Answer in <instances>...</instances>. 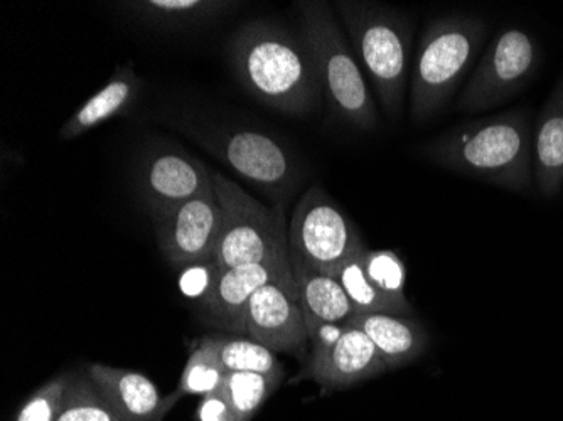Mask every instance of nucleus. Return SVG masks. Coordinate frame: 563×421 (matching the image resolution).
<instances>
[{"mask_svg": "<svg viewBox=\"0 0 563 421\" xmlns=\"http://www.w3.org/2000/svg\"><path fill=\"white\" fill-rule=\"evenodd\" d=\"M427 159L517 195H530L533 177V125L528 110H509L474 120L432 139Z\"/></svg>", "mask_w": 563, "mask_h": 421, "instance_id": "1", "label": "nucleus"}, {"mask_svg": "<svg viewBox=\"0 0 563 421\" xmlns=\"http://www.w3.org/2000/svg\"><path fill=\"white\" fill-rule=\"evenodd\" d=\"M230 62L252 97L287 115L312 112L321 87L302 36L267 19L246 22L230 41Z\"/></svg>", "mask_w": 563, "mask_h": 421, "instance_id": "2", "label": "nucleus"}, {"mask_svg": "<svg viewBox=\"0 0 563 421\" xmlns=\"http://www.w3.org/2000/svg\"><path fill=\"white\" fill-rule=\"evenodd\" d=\"M383 110L400 115L412 55V25L397 9L375 2H334Z\"/></svg>", "mask_w": 563, "mask_h": 421, "instance_id": "3", "label": "nucleus"}, {"mask_svg": "<svg viewBox=\"0 0 563 421\" xmlns=\"http://www.w3.org/2000/svg\"><path fill=\"white\" fill-rule=\"evenodd\" d=\"M300 36L311 53L331 113L360 130L378 125L375 100L362 68L325 2H299Z\"/></svg>", "mask_w": 563, "mask_h": 421, "instance_id": "4", "label": "nucleus"}, {"mask_svg": "<svg viewBox=\"0 0 563 421\" xmlns=\"http://www.w3.org/2000/svg\"><path fill=\"white\" fill-rule=\"evenodd\" d=\"M488 25L476 15H442L420 37L410 85L413 122L432 119L448 103L479 53Z\"/></svg>", "mask_w": 563, "mask_h": 421, "instance_id": "5", "label": "nucleus"}, {"mask_svg": "<svg viewBox=\"0 0 563 421\" xmlns=\"http://www.w3.org/2000/svg\"><path fill=\"white\" fill-rule=\"evenodd\" d=\"M221 206V230L213 259L218 270L289 256L286 220L282 206L267 208L239 184L213 174Z\"/></svg>", "mask_w": 563, "mask_h": 421, "instance_id": "6", "label": "nucleus"}, {"mask_svg": "<svg viewBox=\"0 0 563 421\" xmlns=\"http://www.w3.org/2000/svg\"><path fill=\"white\" fill-rule=\"evenodd\" d=\"M542 62V44L537 36L518 25H509L484 53L459 97V110L486 112L506 103L534 80Z\"/></svg>", "mask_w": 563, "mask_h": 421, "instance_id": "7", "label": "nucleus"}, {"mask_svg": "<svg viewBox=\"0 0 563 421\" xmlns=\"http://www.w3.org/2000/svg\"><path fill=\"white\" fill-rule=\"evenodd\" d=\"M287 239L290 255L328 275H336L347 259L366 248L353 221L319 186L307 189L297 202Z\"/></svg>", "mask_w": 563, "mask_h": 421, "instance_id": "8", "label": "nucleus"}, {"mask_svg": "<svg viewBox=\"0 0 563 421\" xmlns=\"http://www.w3.org/2000/svg\"><path fill=\"white\" fill-rule=\"evenodd\" d=\"M221 230V206L213 189L156 218L157 242L170 267L185 270L210 262Z\"/></svg>", "mask_w": 563, "mask_h": 421, "instance_id": "9", "label": "nucleus"}, {"mask_svg": "<svg viewBox=\"0 0 563 421\" xmlns=\"http://www.w3.org/2000/svg\"><path fill=\"white\" fill-rule=\"evenodd\" d=\"M214 144L228 166L272 198L282 199L294 188L296 160L277 139L261 130L239 129L214 139Z\"/></svg>", "mask_w": 563, "mask_h": 421, "instance_id": "10", "label": "nucleus"}, {"mask_svg": "<svg viewBox=\"0 0 563 421\" xmlns=\"http://www.w3.org/2000/svg\"><path fill=\"white\" fill-rule=\"evenodd\" d=\"M292 280L290 255L246 263L220 272L210 292L201 300V306L217 328L245 335L250 299L265 285Z\"/></svg>", "mask_w": 563, "mask_h": 421, "instance_id": "11", "label": "nucleus"}, {"mask_svg": "<svg viewBox=\"0 0 563 421\" xmlns=\"http://www.w3.org/2000/svg\"><path fill=\"white\" fill-rule=\"evenodd\" d=\"M245 335L274 353L306 354L309 335L296 280L265 285L250 299Z\"/></svg>", "mask_w": 563, "mask_h": 421, "instance_id": "12", "label": "nucleus"}, {"mask_svg": "<svg viewBox=\"0 0 563 421\" xmlns=\"http://www.w3.org/2000/svg\"><path fill=\"white\" fill-rule=\"evenodd\" d=\"M139 186L156 220L213 189V176L192 155L163 151L145 160L139 174Z\"/></svg>", "mask_w": 563, "mask_h": 421, "instance_id": "13", "label": "nucleus"}, {"mask_svg": "<svg viewBox=\"0 0 563 421\" xmlns=\"http://www.w3.org/2000/svg\"><path fill=\"white\" fill-rule=\"evenodd\" d=\"M387 372L372 339L350 322L340 341L324 354L309 357L306 367V376L329 391L351 388Z\"/></svg>", "mask_w": 563, "mask_h": 421, "instance_id": "14", "label": "nucleus"}, {"mask_svg": "<svg viewBox=\"0 0 563 421\" xmlns=\"http://www.w3.org/2000/svg\"><path fill=\"white\" fill-rule=\"evenodd\" d=\"M85 372L123 421H164L173 411L169 398L142 373L100 363L90 364Z\"/></svg>", "mask_w": 563, "mask_h": 421, "instance_id": "15", "label": "nucleus"}, {"mask_svg": "<svg viewBox=\"0 0 563 421\" xmlns=\"http://www.w3.org/2000/svg\"><path fill=\"white\" fill-rule=\"evenodd\" d=\"M533 177L537 195L555 199L563 189V73L533 125Z\"/></svg>", "mask_w": 563, "mask_h": 421, "instance_id": "16", "label": "nucleus"}, {"mask_svg": "<svg viewBox=\"0 0 563 421\" xmlns=\"http://www.w3.org/2000/svg\"><path fill=\"white\" fill-rule=\"evenodd\" d=\"M350 324L372 339L388 372L419 359L429 346L426 328L408 313H354Z\"/></svg>", "mask_w": 563, "mask_h": 421, "instance_id": "17", "label": "nucleus"}, {"mask_svg": "<svg viewBox=\"0 0 563 421\" xmlns=\"http://www.w3.org/2000/svg\"><path fill=\"white\" fill-rule=\"evenodd\" d=\"M141 87V80L132 66H120L106 87L88 98L80 109L69 117L68 122L62 126L59 137L63 141H73L97 129L101 123L109 122L110 119L125 115L134 107Z\"/></svg>", "mask_w": 563, "mask_h": 421, "instance_id": "18", "label": "nucleus"}, {"mask_svg": "<svg viewBox=\"0 0 563 421\" xmlns=\"http://www.w3.org/2000/svg\"><path fill=\"white\" fill-rule=\"evenodd\" d=\"M290 262L303 318L334 324L350 322L354 315L353 303L347 299L340 280L334 275L307 267L296 256L290 255Z\"/></svg>", "mask_w": 563, "mask_h": 421, "instance_id": "19", "label": "nucleus"}, {"mask_svg": "<svg viewBox=\"0 0 563 421\" xmlns=\"http://www.w3.org/2000/svg\"><path fill=\"white\" fill-rule=\"evenodd\" d=\"M235 8H239L236 2L221 0H141L123 4L139 21L163 30L198 27Z\"/></svg>", "mask_w": 563, "mask_h": 421, "instance_id": "20", "label": "nucleus"}, {"mask_svg": "<svg viewBox=\"0 0 563 421\" xmlns=\"http://www.w3.org/2000/svg\"><path fill=\"white\" fill-rule=\"evenodd\" d=\"M220 346L221 335H207L199 339L198 346L189 354L177 388L167 395L173 407H176L181 398H205L223 386L227 369L221 363Z\"/></svg>", "mask_w": 563, "mask_h": 421, "instance_id": "21", "label": "nucleus"}, {"mask_svg": "<svg viewBox=\"0 0 563 421\" xmlns=\"http://www.w3.org/2000/svg\"><path fill=\"white\" fill-rule=\"evenodd\" d=\"M363 252V250H362ZM362 252L347 259L334 277L343 285L347 299L353 303L354 313H410L412 306L395 302L390 297L385 296L376 285L369 280L363 268Z\"/></svg>", "mask_w": 563, "mask_h": 421, "instance_id": "22", "label": "nucleus"}, {"mask_svg": "<svg viewBox=\"0 0 563 421\" xmlns=\"http://www.w3.org/2000/svg\"><path fill=\"white\" fill-rule=\"evenodd\" d=\"M286 375L261 373H227L223 389L239 421H252L265 401L280 388Z\"/></svg>", "mask_w": 563, "mask_h": 421, "instance_id": "23", "label": "nucleus"}, {"mask_svg": "<svg viewBox=\"0 0 563 421\" xmlns=\"http://www.w3.org/2000/svg\"><path fill=\"white\" fill-rule=\"evenodd\" d=\"M221 363L227 373H261V375H286L277 353L252 337L221 335Z\"/></svg>", "mask_w": 563, "mask_h": 421, "instance_id": "24", "label": "nucleus"}, {"mask_svg": "<svg viewBox=\"0 0 563 421\" xmlns=\"http://www.w3.org/2000/svg\"><path fill=\"white\" fill-rule=\"evenodd\" d=\"M58 421H123L101 397L87 372L75 373Z\"/></svg>", "mask_w": 563, "mask_h": 421, "instance_id": "25", "label": "nucleus"}, {"mask_svg": "<svg viewBox=\"0 0 563 421\" xmlns=\"http://www.w3.org/2000/svg\"><path fill=\"white\" fill-rule=\"evenodd\" d=\"M362 262L366 275L378 290L394 299L395 302L410 306L405 296L407 268H405L404 259L397 253L391 250L365 248L362 252Z\"/></svg>", "mask_w": 563, "mask_h": 421, "instance_id": "26", "label": "nucleus"}, {"mask_svg": "<svg viewBox=\"0 0 563 421\" xmlns=\"http://www.w3.org/2000/svg\"><path fill=\"white\" fill-rule=\"evenodd\" d=\"M75 373H62L44 383L19 407L12 421H58Z\"/></svg>", "mask_w": 563, "mask_h": 421, "instance_id": "27", "label": "nucleus"}, {"mask_svg": "<svg viewBox=\"0 0 563 421\" xmlns=\"http://www.w3.org/2000/svg\"><path fill=\"white\" fill-rule=\"evenodd\" d=\"M218 275H220V270H218L214 259L195 263L191 267L185 268V275L181 277L183 292L189 297H201L202 300L210 292Z\"/></svg>", "mask_w": 563, "mask_h": 421, "instance_id": "28", "label": "nucleus"}, {"mask_svg": "<svg viewBox=\"0 0 563 421\" xmlns=\"http://www.w3.org/2000/svg\"><path fill=\"white\" fill-rule=\"evenodd\" d=\"M196 420L198 421H239L233 413L232 405L228 401L223 389L211 392L208 397L201 398L198 410H196Z\"/></svg>", "mask_w": 563, "mask_h": 421, "instance_id": "29", "label": "nucleus"}]
</instances>
